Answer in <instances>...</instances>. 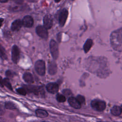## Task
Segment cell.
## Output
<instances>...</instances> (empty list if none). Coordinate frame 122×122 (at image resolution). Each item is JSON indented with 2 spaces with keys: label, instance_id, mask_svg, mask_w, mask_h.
<instances>
[{
  "label": "cell",
  "instance_id": "obj_1",
  "mask_svg": "<svg viewBox=\"0 0 122 122\" xmlns=\"http://www.w3.org/2000/svg\"><path fill=\"white\" fill-rule=\"evenodd\" d=\"M92 108L97 111H103L106 108V103L104 101L99 99H94L91 102Z\"/></svg>",
  "mask_w": 122,
  "mask_h": 122
},
{
  "label": "cell",
  "instance_id": "obj_2",
  "mask_svg": "<svg viewBox=\"0 0 122 122\" xmlns=\"http://www.w3.org/2000/svg\"><path fill=\"white\" fill-rule=\"evenodd\" d=\"M50 49L52 58L54 59H57L59 56V47L57 43L53 40L50 41Z\"/></svg>",
  "mask_w": 122,
  "mask_h": 122
},
{
  "label": "cell",
  "instance_id": "obj_3",
  "mask_svg": "<svg viewBox=\"0 0 122 122\" xmlns=\"http://www.w3.org/2000/svg\"><path fill=\"white\" fill-rule=\"evenodd\" d=\"M35 69L38 74L43 76L45 73V64L42 60H38L35 64Z\"/></svg>",
  "mask_w": 122,
  "mask_h": 122
},
{
  "label": "cell",
  "instance_id": "obj_4",
  "mask_svg": "<svg viewBox=\"0 0 122 122\" xmlns=\"http://www.w3.org/2000/svg\"><path fill=\"white\" fill-rule=\"evenodd\" d=\"M25 89L26 91H28L29 92H32L35 94L38 95L39 94H43L44 91H43V89L41 87L36 86L34 85H25Z\"/></svg>",
  "mask_w": 122,
  "mask_h": 122
},
{
  "label": "cell",
  "instance_id": "obj_5",
  "mask_svg": "<svg viewBox=\"0 0 122 122\" xmlns=\"http://www.w3.org/2000/svg\"><path fill=\"white\" fill-rule=\"evenodd\" d=\"M36 32L40 37L47 39L48 37V32L47 29L43 26L38 25L36 28Z\"/></svg>",
  "mask_w": 122,
  "mask_h": 122
},
{
  "label": "cell",
  "instance_id": "obj_6",
  "mask_svg": "<svg viewBox=\"0 0 122 122\" xmlns=\"http://www.w3.org/2000/svg\"><path fill=\"white\" fill-rule=\"evenodd\" d=\"M68 16V11L66 9H62L60 13L59 17V23L61 27H63L65 25Z\"/></svg>",
  "mask_w": 122,
  "mask_h": 122
},
{
  "label": "cell",
  "instance_id": "obj_7",
  "mask_svg": "<svg viewBox=\"0 0 122 122\" xmlns=\"http://www.w3.org/2000/svg\"><path fill=\"white\" fill-rule=\"evenodd\" d=\"M20 51L19 47L16 45L13 46L11 50V59L13 62L17 63L20 59Z\"/></svg>",
  "mask_w": 122,
  "mask_h": 122
},
{
  "label": "cell",
  "instance_id": "obj_8",
  "mask_svg": "<svg viewBox=\"0 0 122 122\" xmlns=\"http://www.w3.org/2000/svg\"><path fill=\"white\" fill-rule=\"evenodd\" d=\"M43 26L47 29H50L53 25V20L50 14H46L43 19Z\"/></svg>",
  "mask_w": 122,
  "mask_h": 122
},
{
  "label": "cell",
  "instance_id": "obj_9",
  "mask_svg": "<svg viewBox=\"0 0 122 122\" xmlns=\"http://www.w3.org/2000/svg\"><path fill=\"white\" fill-rule=\"evenodd\" d=\"M47 91L52 94H55L59 90V85L55 82L49 83L46 86Z\"/></svg>",
  "mask_w": 122,
  "mask_h": 122
},
{
  "label": "cell",
  "instance_id": "obj_10",
  "mask_svg": "<svg viewBox=\"0 0 122 122\" xmlns=\"http://www.w3.org/2000/svg\"><path fill=\"white\" fill-rule=\"evenodd\" d=\"M23 25L27 28H30L33 25L34 20L33 18L29 15L25 16L22 19Z\"/></svg>",
  "mask_w": 122,
  "mask_h": 122
},
{
  "label": "cell",
  "instance_id": "obj_11",
  "mask_svg": "<svg viewBox=\"0 0 122 122\" xmlns=\"http://www.w3.org/2000/svg\"><path fill=\"white\" fill-rule=\"evenodd\" d=\"M68 102L71 107L75 109H79L81 107V104L79 102L77 99L74 97H70L68 99Z\"/></svg>",
  "mask_w": 122,
  "mask_h": 122
},
{
  "label": "cell",
  "instance_id": "obj_12",
  "mask_svg": "<svg viewBox=\"0 0 122 122\" xmlns=\"http://www.w3.org/2000/svg\"><path fill=\"white\" fill-rule=\"evenodd\" d=\"M23 25L22 21L20 19H17L13 21L11 25V29L13 31L19 30Z\"/></svg>",
  "mask_w": 122,
  "mask_h": 122
},
{
  "label": "cell",
  "instance_id": "obj_13",
  "mask_svg": "<svg viewBox=\"0 0 122 122\" xmlns=\"http://www.w3.org/2000/svg\"><path fill=\"white\" fill-rule=\"evenodd\" d=\"M57 65L56 63L52 61L48 65V72L50 75H54L57 72Z\"/></svg>",
  "mask_w": 122,
  "mask_h": 122
},
{
  "label": "cell",
  "instance_id": "obj_14",
  "mask_svg": "<svg viewBox=\"0 0 122 122\" xmlns=\"http://www.w3.org/2000/svg\"><path fill=\"white\" fill-rule=\"evenodd\" d=\"M23 79L25 81L29 83L33 82V78L32 74L29 72H25L23 75Z\"/></svg>",
  "mask_w": 122,
  "mask_h": 122
},
{
  "label": "cell",
  "instance_id": "obj_15",
  "mask_svg": "<svg viewBox=\"0 0 122 122\" xmlns=\"http://www.w3.org/2000/svg\"><path fill=\"white\" fill-rule=\"evenodd\" d=\"M111 112L112 114L115 116H119L121 115L122 112V110L121 107L115 105L111 109Z\"/></svg>",
  "mask_w": 122,
  "mask_h": 122
},
{
  "label": "cell",
  "instance_id": "obj_16",
  "mask_svg": "<svg viewBox=\"0 0 122 122\" xmlns=\"http://www.w3.org/2000/svg\"><path fill=\"white\" fill-rule=\"evenodd\" d=\"M92 44H93L92 40L90 39H88L86 41V42L83 46V50L85 53H87V52H88L89 51V50H90L91 48L92 47Z\"/></svg>",
  "mask_w": 122,
  "mask_h": 122
},
{
  "label": "cell",
  "instance_id": "obj_17",
  "mask_svg": "<svg viewBox=\"0 0 122 122\" xmlns=\"http://www.w3.org/2000/svg\"><path fill=\"white\" fill-rule=\"evenodd\" d=\"M35 113L38 117L41 118L46 117L48 115V113L46 111L41 109H37L35 111Z\"/></svg>",
  "mask_w": 122,
  "mask_h": 122
},
{
  "label": "cell",
  "instance_id": "obj_18",
  "mask_svg": "<svg viewBox=\"0 0 122 122\" xmlns=\"http://www.w3.org/2000/svg\"><path fill=\"white\" fill-rule=\"evenodd\" d=\"M0 57L2 59H6L7 58L6 51L4 48L0 44Z\"/></svg>",
  "mask_w": 122,
  "mask_h": 122
},
{
  "label": "cell",
  "instance_id": "obj_19",
  "mask_svg": "<svg viewBox=\"0 0 122 122\" xmlns=\"http://www.w3.org/2000/svg\"><path fill=\"white\" fill-rule=\"evenodd\" d=\"M3 86H6L10 90H12V88L11 85V84L10 83V81H9L8 78L3 79Z\"/></svg>",
  "mask_w": 122,
  "mask_h": 122
},
{
  "label": "cell",
  "instance_id": "obj_20",
  "mask_svg": "<svg viewBox=\"0 0 122 122\" xmlns=\"http://www.w3.org/2000/svg\"><path fill=\"white\" fill-rule=\"evenodd\" d=\"M56 100L60 102H63L66 101V97L64 95L58 93L56 95Z\"/></svg>",
  "mask_w": 122,
  "mask_h": 122
},
{
  "label": "cell",
  "instance_id": "obj_21",
  "mask_svg": "<svg viewBox=\"0 0 122 122\" xmlns=\"http://www.w3.org/2000/svg\"><path fill=\"white\" fill-rule=\"evenodd\" d=\"M5 107L6 108L9 109H16V107L15 106V105L13 103L10 102H6L5 103Z\"/></svg>",
  "mask_w": 122,
  "mask_h": 122
},
{
  "label": "cell",
  "instance_id": "obj_22",
  "mask_svg": "<svg viewBox=\"0 0 122 122\" xmlns=\"http://www.w3.org/2000/svg\"><path fill=\"white\" fill-rule=\"evenodd\" d=\"M16 91L20 94L22 95H26L27 93V91L26 89L24 88H18L16 90Z\"/></svg>",
  "mask_w": 122,
  "mask_h": 122
},
{
  "label": "cell",
  "instance_id": "obj_23",
  "mask_svg": "<svg viewBox=\"0 0 122 122\" xmlns=\"http://www.w3.org/2000/svg\"><path fill=\"white\" fill-rule=\"evenodd\" d=\"M76 98L77 99V100L79 101V102L81 104L84 103V102H85V98H84V97L81 95H77V96Z\"/></svg>",
  "mask_w": 122,
  "mask_h": 122
},
{
  "label": "cell",
  "instance_id": "obj_24",
  "mask_svg": "<svg viewBox=\"0 0 122 122\" xmlns=\"http://www.w3.org/2000/svg\"><path fill=\"white\" fill-rule=\"evenodd\" d=\"M6 75L7 76V77H9V78H11L13 76V73L12 72L10 71V70H8L6 71Z\"/></svg>",
  "mask_w": 122,
  "mask_h": 122
},
{
  "label": "cell",
  "instance_id": "obj_25",
  "mask_svg": "<svg viewBox=\"0 0 122 122\" xmlns=\"http://www.w3.org/2000/svg\"><path fill=\"white\" fill-rule=\"evenodd\" d=\"M63 93L66 95V96H68L69 95L71 94V92L70 90H68V89H65L63 91Z\"/></svg>",
  "mask_w": 122,
  "mask_h": 122
},
{
  "label": "cell",
  "instance_id": "obj_26",
  "mask_svg": "<svg viewBox=\"0 0 122 122\" xmlns=\"http://www.w3.org/2000/svg\"><path fill=\"white\" fill-rule=\"evenodd\" d=\"M5 112V110L4 109L3 106L0 103V115H1L4 114Z\"/></svg>",
  "mask_w": 122,
  "mask_h": 122
},
{
  "label": "cell",
  "instance_id": "obj_27",
  "mask_svg": "<svg viewBox=\"0 0 122 122\" xmlns=\"http://www.w3.org/2000/svg\"><path fill=\"white\" fill-rule=\"evenodd\" d=\"M14 2H15L16 4H21L23 1L24 0H12Z\"/></svg>",
  "mask_w": 122,
  "mask_h": 122
},
{
  "label": "cell",
  "instance_id": "obj_28",
  "mask_svg": "<svg viewBox=\"0 0 122 122\" xmlns=\"http://www.w3.org/2000/svg\"><path fill=\"white\" fill-rule=\"evenodd\" d=\"M61 33H59L58 34V36H57V39H58V41L59 42H60L61 41Z\"/></svg>",
  "mask_w": 122,
  "mask_h": 122
},
{
  "label": "cell",
  "instance_id": "obj_29",
  "mask_svg": "<svg viewBox=\"0 0 122 122\" xmlns=\"http://www.w3.org/2000/svg\"><path fill=\"white\" fill-rule=\"evenodd\" d=\"M3 79L0 76V84L1 86L3 87Z\"/></svg>",
  "mask_w": 122,
  "mask_h": 122
},
{
  "label": "cell",
  "instance_id": "obj_30",
  "mask_svg": "<svg viewBox=\"0 0 122 122\" xmlns=\"http://www.w3.org/2000/svg\"><path fill=\"white\" fill-rule=\"evenodd\" d=\"M3 18H0V27H1V26L2 25V22H3Z\"/></svg>",
  "mask_w": 122,
  "mask_h": 122
},
{
  "label": "cell",
  "instance_id": "obj_31",
  "mask_svg": "<svg viewBox=\"0 0 122 122\" xmlns=\"http://www.w3.org/2000/svg\"><path fill=\"white\" fill-rule=\"evenodd\" d=\"M9 0H0V2L1 3H5L7 2Z\"/></svg>",
  "mask_w": 122,
  "mask_h": 122
},
{
  "label": "cell",
  "instance_id": "obj_32",
  "mask_svg": "<svg viewBox=\"0 0 122 122\" xmlns=\"http://www.w3.org/2000/svg\"><path fill=\"white\" fill-rule=\"evenodd\" d=\"M28 1L30 2H35L36 1V0H27Z\"/></svg>",
  "mask_w": 122,
  "mask_h": 122
},
{
  "label": "cell",
  "instance_id": "obj_33",
  "mask_svg": "<svg viewBox=\"0 0 122 122\" xmlns=\"http://www.w3.org/2000/svg\"><path fill=\"white\" fill-rule=\"evenodd\" d=\"M61 0H54L55 2H60Z\"/></svg>",
  "mask_w": 122,
  "mask_h": 122
},
{
  "label": "cell",
  "instance_id": "obj_34",
  "mask_svg": "<svg viewBox=\"0 0 122 122\" xmlns=\"http://www.w3.org/2000/svg\"><path fill=\"white\" fill-rule=\"evenodd\" d=\"M47 122V121H43V122Z\"/></svg>",
  "mask_w": 122,
  "mask_h": 122
},
{
  "label": "cell",
  "instance_id": "obj_35",
  "mask_svg": "<svg viewBox=\"0 0 122 122\" xmlns=\"http://www.w3.org/2000/svg\"><path fill=\"white\" fill-rule=\"evenodd\" d=\"M121 109H122V106H121Z\"/></svg>",
  "mask_w": 122,
  "mask_h": 122
},
{
  "label": "cell",
  "instance_id": "obj_36",
  "mask_svg": "<svg viewBox=\"0 0 122 122\" xmlns=\"http://www.w3.org/2000/svg\"></svg>",
  "mask_w": 122,
  "mask_h": 122
},
{
  "label": "cell",
  "instance_id": "obj_37",
  "mask_svg": "<svg viewBox=\"0 0 122 122\" xmlns=\"http://www.w3.org/2000/svg\"></svg>",
  "mask_w": 122,
  "mask_h": 122
}]
</instances>
